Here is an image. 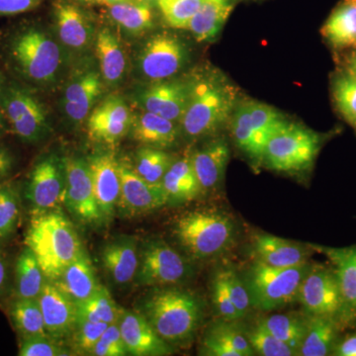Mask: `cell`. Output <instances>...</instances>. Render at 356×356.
<instances>
[{
  "label": "cell",
  "instance_id": "obj_30",
  "mask_svg": "<svg viewBox=\"0 0 356 356\" xmlns=\"http://www.w3.org/2000/svg\"><path fill=\"white\" fill-rule=\"evenodd\" d=\"M324 254L334 266L337 282L346 309L351 316L356 313V245L350 248H329L312 245Z\"/></svg>",
  "mask_w": 356,
  "mask_h": 356
},
{
  "label": "cell",
  "instance_id": "obj_50",
  "mask_svg": "<svg viewBox=\"0 0 356 356\" xmlns=\"http://www.w3.org/2000/svg\"><path fill=\"white\" fill-rule=\"evenodd\" d=\"M43 0H0V16H13L29 13Z\"/></svg>",
  "mask_w": 356,
  "mask_h": 356
},
{
  "label": "cell",
  "instance_id": "obj_34",
  "mask_svg": "<svg viewBox=\"0 0 356 356\" xmlns=\"http://www.w3.org/2000/svg\"><path fill=\"white\" fill-rule=\"evenodd\" d=\"M47 281L34 252L24 245L14 264L13 297L37 299Z\"/></svg>",
  "mask_w": 356,
  "mask_h": 356
},
{
  "label": "cell",
  "instance_id": "obj_20",
  "mask_svg": "<svg viewBox=\"0 0 356 356\" xmlns=\"http://www.w3.org/2000/svg\"><path fill=\"white\" fill-rule=\"evenodd\" d=\"M118 325L128 355L135 356L172 355V346L156 334L144 314L123 309Z\"/></svg>",
  "mask_w": 356,
  "mask_h": 356
},
{
  "label": "cell",
  "instance_id": "obj_45",
  "mask_svg": "<svg viewBox=\"0 0 356 356\" xmlns=\"http://www.w3.org/2000/svg\"><path fill=\"white\" fill-rule=\"evenodd\" d=\"M108 324L91 321H76L74 330V346L77 353L90 355Z\"/></svg>",
  "mask_w": 356,
  "mask_h": 356
},
{
  "label": "cell",
  "instance_id": "obj_28",
  "mask_svg": "<svg viewBox=\"0 0 356 356\" xmlns=\"http://www.w3.org/2000/svg\"><path fill=\"white\" fill-rule=\"evenodd\" d=\"M53 282L76 304L89 298L100 286L95 267L86 250Z\"/></svg>",
  "mask_w": 356,
  "mask_h": 356
},
{
  "label": "cell",
  "instance_id": "obj_47",
  "mask_svg": "<svg viewBox=\"0 0 356 356\" xmlns=\"http://www.w3.org/2000/svg\"><path fill=\"white\" fill-rule=\"evenodd\" d=\"M69 351L50 336H36L20 339L19 356H65Z\"/></svg>",
  "mask_w": 356,
  "mask_h": 356
},
{
  "label": "cell",
  "instance_id": "obj_27",
  "mask_svg": "<svg viewBox=\"0 0 356 356\" xmlns=\"http://www.w3.org/2000/svg\"><path fill=\"white\" fill-rule=\"evenodd\" d=\"M312 248L271 235L255 236L254 252L257 259L266 266L293 267L308 262Z\"/></svg>",
  "mask_w": 356,
  "mask_h": 356
},
{
  "label": "cell",
  "instance_id": "obj_52",
  "mask_svg": "<svg viewBox=\"0 0 356 356\" xmlns=\"http://www.w3.org/2000/svg\"><path fill=\"white\" fill-rule=\"evenodd\" d=\"M15 168V156L8 147L0 144V182L6 181Z\"/></svg>",
  "mask_w": 356,
  "mask_h": 356
},
{
  "label": "cell",
  "instance_id": "obj_57",
  "mask_svg": "<svg viewBox=\"0 0 356 356\" xmlns=\"http://www.w3.org/2000/svg\"><path fill=\"white\" fill-rule=\"evenodd\" d=\"M209 1L216 2L222 6H233V0H209Z\"/></svg>",
  "mask_w": 356,
  "mask_h": 356
},
{
  "label": "cell",
  "instance_id": "obj_39",
  "mask_svg": "<svg viewBox=\"0 0 356 356\" xmlns=\"http://www.w3.org/2000/svg\"><path fill=\"white\" fill-rule=\"evenodd\" d=\"M21 193L19 187L13 181L0 184V243L10 240L19 226Z\"/></svg>",
  "mask_w": 356,
  "mask_h": 356
},
{
  "label": "cell",
  "instance_id": "obj_32",
  "mask_svg": "<svg viewBox=\"0 0 356 356\" xmlns=\"http://www.w3.org/2000/svg\"><path fill=\"white\" fill-rule=\"evenodd\" d=\"M322 35L337 50L356 49V0H341L322 28Z\"/></svg>",
  "mask_w": 356,
  "mask_h": 356
},
{
  "label": "cell",
  "instance_id": "obj_2",
  "mask_svg": "<svg viewBox=\"0 0 356 356\" xmlns=\"http://www.w3.org/2000/svg\"><path fill=\"white\" fill-rule=\"evenodd\" d=\"M238 102V88L216 69L206 67L191 76L188 104L180 130L189 140L214 135L232 118Z\"/></svg>",
  "mask_w": 356,
  "mask_h": 356
},
{
  "label": "cell",
  "instance_id": "obj_22",
  "mask_svg": "<svg viewBox=\"0 0 356 356\" xmlns=\"http://www.w3.org/2000/svg\"><path fill=\"white\" fill-rule=\"evenodd\" d=\"M37 299L49 336L58 341L74 332L76 325V304L53 281H47Z\"/></svg>",
  "mask_w": 356,
  "mask_h": 356
},
{
  "label": "cell",
  "instance_id": "obj_1",
  "mask_svg": "<svg viewBox=\"0 0 356 356\" xmlns=\"http://www.w3.org/2000/svg\"><path fill=\"white\" fill-rule=\"evenodd\" d=\"M64 49L41 26L25 24L9 35L4 56L7 65L21 83L32 88H48L57 83L62 74Z\"/></svg>",
  "mask_w": 356,
  "mask_h": 356
},
{
  "label": "cell",
  "instance_id": "obj_33",
  "mask_svg": "<svg viewBox=\"0 0 356 356\" xmlns=\"http://www.w3.org/2000/svg\"><path fill=\"white\" fill-rule=\"evenodd\" d=\"M203 353L210 356H252L254 355L248 337L229 321L213 325L204 337Z\"/></svg>",
  "mask_w": 356,
  "mask_h": 356
},
{
  "label": "cell",
  "instance_id": "obj_13",
  "mask_svg": "<svg viewBox=\"0 0 356 356\" xmlns=\"http://www.w3.org/2000/svg\"><path fill=\"white\" fill-rule=\"evenodd\" d=\"M191 267L175 248L161 240L146 243L140 254L137 281L142 286H172L184 281Z\"/></svg>",
  "mask_w": 356,
  "mask_h": 356
},
{
  "label": "cell",
  "instance_id": "obj_53",
  "mask_svg": "<svg viewBox=\"0 0 356 356\" xmlns=\"http://www.w3.org/2000/svg\"><path fill=\"white\" fill-rule=\"evenodd\" d=\"M332 355L356 356V332L337 339Z\"/></svg>",
  "mask_w": 356,
  "mask_h": 356
},
{
  "label": "cell",
  "instance_id": "obj_38",
  "mask_svg": "<svg viewBox=\"0 0 356 356\" xmlns=\"http://www.w3.org/2000/svg\"><path fill=\"white\" fill-rule=\"evenodd\" d=\"M123 309L117 305L111 293L100 284L89 298L76 304V321H91L114 324L121 317Z\"/></svg>",
  "mask_w": 356,
  "mask_h": 356
},
{
  "label": "cell",
  "instance_id": "obj_16",
  "mask_svg": "<svg viewBox=\"0 0 356 356\" xmlns=\"http://www.w3.org/2000/svg\"><path fill=\"white\" fill-rule=\"evenodd\" d=\"M121 191L117 211L124 218L149 214L168 204L163 185L147 184L128 161H119Z\"/></svg>",
  "mask_w": 356,
  "mask_h": 356
},
{
  "label": "cell",
  "instance_id": "obj_43",
  "mask_svg": "<svg viewBox=\"0 0 356 356\" xmlns=\"http://www.w3.org/2000/svg\"><path fill=\"white\" fill-rule=\"evenodd\" d=\"M247 337L254 355L261 356L297 355L296 351L267 331L261 322H257V325L252 327V330L248 332Z\"/></svg>",
  "mask_w": 356,
  "mask_h": 356
},
{
  "label": "cell",
  "instance_id": "obj_23",
  "mask_svg": "<svg viewBox=\"0 0 356 356\" xmlns=\"http://www.w3.org/2000/svg\"><path fill=\"white\" fill-rule=\"evenodd\" d=\"M102 261L105 271L117 285H128L139 268V245L135 236H119L102 248Z\"/></svg>",
  "mask_w": 356,
  "mask_h": 356
},
{
  "label": "cell",
  "instance_id": "obj_61",
  "mask_svg": "<svg viewBox=\"0 0 356 356\" xmlns=\"http://www.w3.org/2000/svg\"><path fill=\"white\" fill-rule=\"evenodd\" d=\"M356 128V127H355Z\"/></svg>",
  "mask_w": 356,
  "mask_h": 356
},
{
  "label": "cell",
  "instance_id": "obj_42",
  "mask_svg": "<svg viewBox=\"0 0 356 356\" xmlns=\"http://www.w3.org/2000/svg\"><path fill=\"white\" fill-rule=\"evenodd\" d=\"M261 324L282 343L298 350L306 332V320L290 315H271L261 318Z\"/></svg>",
  "mask_w": 356,
  "mask_h": 356
},
{
  "label": "cell",
  "instance_id": "obj_40",
  "mask_svg": "<svg viewBox=\"0 0 356 356\" xmlns=\"http://www.w3.org/2000/svg\"><path fill=\"white\" fill-rule=\"evenodd\" d=\"M175 159V156L165 149L143 147L136 154L134 170L147 184L163 185V177Z\"/></svg>",
  "mask_w": 356,
  "mask_h": 356
},
{
  "label": "cell",
  "instance_id": "obj_7",
  "mask_svg": "<svg viewBox=\"0 0 356 356\" xmlns=\"http://www.w3.org/2000/svg\"><path fill=\"white\" fill-rule=\"evenodd\" d=\"M0 109L9 131L26 144L44 139L51 131L48 111L32 88L6 83L0 92Z\"/></svg>",
  "mask_w": 356,
  "mask_h": 356
},
{
  "label": "cell",
  "instance_id": "obj_19",
  "mask_svg": "<svg viewBox=\"0 0 356 356\" xmlns=\"http://www.w3.org/2000/svg\"><path fill=\"white\" fill-rule=\"evenodd\" d=\"M54 16L58 40L67 50L81 53L95 41L92 21L76 4L58 0L54 4Z\"/></svg>",
  "mask_w": 356,
  "mask_h": 356
},
{
  "label": "cell",
  "instance_id": "obj_48",
  "mask_svg": "<svg viewBox=\"0 0 356 356\" xmlns=\"http://www.w3.org/2000/svg\"><path fill=\"white\" fill-rule=\"evenodd\" d=\"M127 355L120 327L117 322L107 327L90 355L124 356Z\"/></svg>",
  "mask_w": 356,
  "mask_h": 356
},
{
  "label": "cell",
  "instance_id": "obj_17",
  "mask_svg": "<svg viewBox=\"0 0 356 356\" xmlns=\"http://www.w3.org/2000/svg\"><path fill=\"white\" fill-rule=\"evenodd\" d=\"M104 84L99 69L83 67L72 72L65 83L60 103L70 123L79 125L88 118Z\"/></svg>",
  "mask_w": 356,
  "mask_h": 356
},
{
  "label": "cell",
  "instance_id": "obj_14",
  "mask_svg": "<svg viewBox=\"0 0 356 356\" xmlns=\"http://www.w3.org/2000/svg\"><path fill=\"white\" fill-rule=\"evenodd\" d=\"M65 191L64 205L83 224H96L103 217L96 202L88 161L67 156L64 159Z\"/></svg>",
  "mask_w": 356,
  "mask_h": 356
},
{
  "label": "cell",
  "instance_id": "obj_11",
  "mask_svg": "<svg viewBox=\"0 0 356 356\" xmlns=\"http://www.w3.org/2000/svg\"><path fill=\"white\" fill-rule=\"evenodd\" d=\"M65 170L64 159L48 154L31 170L25 185L24 196L30 215L60 211L64 205Z\"/></svg>",
  "mask_w": 356,
  "mask_h": 356
},
{
  "label": "cell",
  "instance_id": "obj_58",
  "mask_svg": "<svg viewBox=\"0 0 356 356\" xmlns=\"http://www.w3.org/2000/svg\"><path fill=\"white\" fill-rule=\"evenodd\" d=\"M7 81L6 76L2 74L1 70H0V92H1L2 89H3L4 86H6Z\"/></svg>",
  "mask_w": 356,
  "mask_h": 356
},
{
  "label": "cell",
  "instance_id": "obj_24",
  "mask_svg": "<svg viewBox=\"0 0 356 356\" xmlns=\"http://www.w3.org/2000/svg\"><path fill=\"white\" fill-rule=\"evenodd\" d=\"M192 166L202 192L214 191L222 184L229 159L228 143L211 140L191 154Z\"/></svg>",
  "mask_w": 356,
  "mask_h": 356
},
{
  "label": "cell",
  "instance_id": "obj_12",
  "mask_svg": "<svg viewBox=\"0 0 356 356\" xmlns=\"http://www.w3.org/2000/svg\"><path fill=\"white\" fill-rule=\"evenodd\" d=\"M308 316H325L346 323L353 318L344 304L334 269L311 266L300 287L298 298Z\"/></svg>",
  "mask_w": 356,
  "mask_h": 356
},
{
  "label": "cell",
  "instance_id": "obj_37",
  "mask_svg": "<svg viewBox=\"0 0 356 356\" xmlns=\"http://www.w3.org/2000/svg\"><path fill=\"white\" fill-rule=\"evenodd\" d=\"M9 318L20 339L36 336H49L44 327L43 315L38 299L13 297L9 304Z\"/></svg>",
  "mask_w": 356,
  "mask_h": 356
},
{
  "label": "cell",
  "instance_id": "obj_60",
  "mask_svg": "<svg viewBox=\"0 0 356 356\" xmlns=\"http://www.w3.org/2000/svg\"><path fill=\"white\" fill-rule=\"evenodd\" d=\"M147 1H149V2L156 1V0H147Z\"/></svg>",
  "mask_w": 356,
  "mask_h": 356
},
{
  "label": "cell",
  "instance_id": "obj_26",
  "mask_svg": "<svg viewBox=\"0 0 356 356\" xmlns=\"http://www.w3.org/2000/svg\"><path fill=\"white\" fill-rule=\"evenodd\" d=\"M95 51L98 69L104 83L108 86H119L128 67L127 56L120 39L110 28H102L96 33Z\"/></svg>",
  "mask_w": 356,
  "mask_h": 356
},
{
  "label": "cell",
  "instance_id": "obj_3",
  "mask_svg": "<svg viewBox=\"0 0 356 356\" xmlns=\"http://www.w3.org/2000/svg\"><path fill=\"white\" fill-rule=\"evenodd\" d=\"M24 245L34 252L49 281L57 280L84 250L76 228L62 211L31 215Z\"/></svg>",
  "mask_w": 356,
  "mask_h": 356
},
{
  "label": "cell",
  "instance_id": "obj_49",
  "mask_svg": "<svg viewBox=\"0 0 356 356\" xmlns=\"http://www.w3.org/2000/svg\"><path fill=\"white\" fill-rule=\"evenodd\" d=\"M213 301L216 307L218 314L222 318L229 322L240 320L238 311L234 306L233 302L229 297L226 287H225L224 280H222V274L218 271L214 280H213Z\"/></svg>",
  "mask_w": 356,
  "mask_h": 356
},
{
  "label": "cell",
  "instance_id": "obj_44",
  "mask_svg": "<svg viewBox=\"0 0 356 356\" xmlns=\"http://www.w3.org/2000/svg\"><path fill=\"white\" fill-rule=\"evenodd\" d=\"M163 19L170 27L186 29L201 0H156Z\"/></svg>",
  "mask_w": 356,
  "mask_h": 356
},
{
  "label": "cell",
  "instance_id": "obj_56",
  "mask_svg": "<svg viewBox=\"0 0 356 356\" xmlns=\"http://www.w3.org/2000/svg\"><path fill=\"white\" fill-rule=\"evenodd\" d=\"M123 1H126V0H96V3H102L104 4V6H110Z\"/></svg>",
  "mask_w": 356,
  "mask_h": 356
},
{
  "label": "cell",
  "instance_id": "obj_4",
  "mask_svg": "<svg viewBox=\"0 0 356 356\" xmlns=\"http://www.w3.org/2000/svg\"><path fill=\"white\" fill-rule=\"evenodd\" d=\"M143 314L163 341L181 343L195 334L202 306L193 293L175 288L152 294L145 302Z\"/></svg>",
  "mask_w": 356,
  "mask_h": 356
},
{
  "label": "cell",
  "instance_id": "obj_59",
  "mask_svg": "<svg viewBox=\"0 0 356 356\" xmlns=\"http://www.w3.org/2000/svg\"><path fill=\"white\" fill-rule=\"evenodd\" d=\"M81 1H84V2H96V0H81Z\"/></svg>",
  "mask_w": 356,
  "mask_h": 356
},
{
  "label": "cell",
  "instance_id": "obj_25",
  "mask_svg": "<svg viewBox=\"0 0 356 356\" xmlns=\"http://www.w3.org/2000/svg\"><path fill=\"white\" fill-rule=\"evenodd\" d=\"M131 138L144 147L170 149L179 139V124L153 112H139L133 117L130 128Z\"/></svg>",
  "mask_w": 356,
  "mask_h": 356
},
{
  "label": "cell",
  "instance_id": "obj_31",
  "mask_svg": "<svg viewBox=\"0 0 356 356\" xmlns=\"http://www.w3.org/2000/svg\"><path fill=\"white\" fill-rule=\"evenodd\" d=\"M343 323L325 316H308L306 332L298 350L301 356L332 355Z\"/></svg>",
  "mask_w": 356,
  "mask_h": 356
},
{
  "label": "cell",
  "instance_id": "obj_8",
  "mask_svg": "<svg viewBox=\"0 0 356 356\" xmlns=\"http://www.w3.org/2000/svg\"><path fill=\"white\" fill-rule=\"evenodd\" d=\"M231 120L236 146L254 159H262L269 140L290 124L277 110L257 102L236 106Z\"/></svg>",
  "mask_w": 356,
  "mask_h": 356
},
{
  "label": "cell",
  "instance_id": "obj_21",
  "mask_svg": "<svg viewBox=\"0 0 356 356\" xmlns=\"http://www.w3.org/2000/svg\"><path fill=\"white\" fill-rule=\"evenodd\" d=\"M96 202L103 220L113 218L121 191L120 165L113 154L103 153L88 159Z\"/></svg>",
  "mask_w": 356,
  "mask_h": 356
},
{
  "label": "cell",
  "instance_id": "obj_29",
  "mask_svg": "<svg viewBox=\"0 0 356 356\" xmlns=\"http://www.w3.org/2000/svg\"><path fill=\"white\" fill-rule=\"evenodd\" d=\"M161 184L168 203L191 202L203 193L192 166L191 154L175 159Z\"/></svg>",
  "mask_w": 356,
  "mask_h": 356
},
{
  "label": "cell",
  "instance_id": "obj_51",
  "mask_svg": "<svg viewBox=\"0 0 356 356\" xmlns=\"http://www.w3.org/2000/svg\"><path fill=\"white\" fill-rule=\"evenodd\" d=\"M4 243H0V300L6 298L13 290V280H11V264Z\"/></svg>",
  "mask_w": 356,
  "mask_h": 356
},
{
  "label": "cell",
  "instance_id": "obj_54",
  "mask_svg": "<svg viewBox=\"0 0 356 356\" xmlns=\"http://www.w3.org/2000/svg\"><path fill=\"white\" fill-rule=\"evenodd\" d=\"M346 70L356 76V51H353L350 57L346 58Z\"/></svg>",
  "mask_w": 356,
  "mask_h": 356
},
{
  "label": "cell",
  "instance_id": "obj_6",
  "mask_svg": "<svg viewBox=\"0 0 356 356\" xmlns=\"http://www.w3.org/2000/svg\"><path fill=\"white\" fill-rule=\"evenodd\" d=\"M312 264L293 267H274L261 261L250 267L245 286L250 304L259 311L278 310L298 298V293Z\"/></svg>",
  "mask_w": 356,
  "mask_h": 356
},
{
  "label": "cell",
  "instance_id": "obj_55",
  "mask_svg": "<svg viewBox=\"0 0 356 356\" xmlns=\"http://www.w3.org/2000/svg\"><path fill=\"white\" fill-rule=\"evenodd\" d=\"M7 131H9L8 125H7L6 117H4L1 109H0V138H1L2 136L6 135Z\"/></svg>",
  "mask_w": 356,
  "mask_h": 356
},
{
  "label": "cell",
  "instance_id": "obj_36",
  "mask_svg": "<svg viewBox=\"0 0 356 356\" xmlns=\"http://www.w3.org/2000/svg\"><path fill=\"white\" fill-rule=\"evenodd\" d=\"M234 6H222L209 0H201L197 13L194 14L186 29L197 42H211L216 39L228 20Z\"/></svg>",
  "mask_w": 356,
  "mask_h": 356
},
{
  "label": "cell",
  "instance_id": "obj_5",
  "mask_svg": "<svg viewBox=\"0 0 356 356\" xmlns=\"http://www.w3.org/2000/svg\"><path fill=\"white\" fill-rule=\"evenodd\" d=\"M175 235L196 259H208L226 252L236 235L233 220L224 213L194 211L177 220Z\"/></svg>",
  "mask_w": 356,
  "mask_h": 356
},
{
  "label": "cell",
  "instance_id": "obj_41",
  "mask_svg": "<svg viewBox=\"0 0 356 356\" xmlns=\"http://www.w3.org/2000/svg\"><path fill=\"white\" fill-rule=\"evenodd\" d=\"M334 106L344 120L356 127V76L348 70L337 72L332 83Z\"/></svg>",
  "mask_w": 356,
  "mask_h": 356
},
{
  "label": "cell",
  "instance_id": "obj_10",
  "mask_svg": "<svg viewBox=\"0 0 356 356\" xmlns=\"http://www.w3.org/2000/svg\"><path fill=\"white\" fill-rule=\"evenodd\" d=\"M189 51L179 37L172 33L154 34L147 40L138 53V74L147 83L177 77L186 67Z\"/></svg>",
  "mask_w": 356,
  "mask_h": 356
},
{
  "label": "cell",
  "instance_id": "obj_35",
  "mask_svg": "<svg viewBox=\"0 0 356 356\" xmlns=\"http://www.w3.org/2000/svg\"><path fill=\"white\" fill-rule=\"evenodd\" d=\"M107 8L112 22L131 36H139L154 27V9L147 0H126Z\"/></svg>",
  "mask_w": 356,
  "mask_h": 356
},
{
  "label": "cell",
  "instance_id": "obj_15",
  "mask_svg": "<svg viewBox=\"0 0 356 356\" xmlns=\"http://www.w3.org/2000/svg\"><path fill=\"white\" fill-rule=\"evenodd\" d=\"M191 89V76L147 83L138 89L136 103L144 111L153 112L180 124L188 104Z\"/></svg>",
  "mask_w": 356,
  "mask_h": 356
},
{
  "label": "cell",
  "instance_id": "obj_46",
  "mask_svg": "<svg viewBox=\"0 0 356 356\" xmlns=\"http://www.w3.org/2000/svg\"><path fill=\"white\" fill-rule=\"evenodd\" d=\"M220 273L222 274L225 287H226L229 297L233 302L238 315H240L241 318L245 317L252 308L250 294H248L245 281L241 280L240 276L233 269H221Z\"/></svg>",
  "mask_w": 356,
  "mask_h": 356
},
{
  "label": "cell",
  "instance_id": "obj_9",
  "mask_svg": "<svg viewBox=\"0 0 356 356\" xmlns=\"http://www.w3.org/2000/svg\"><path fill=\"white\" fill-rule=\"evenodd\" d=\"M321 145L322 137L318 134L290 123L269 140L262 161L276 172H300L314 163Z\"/></svg>",
  "mask_w": 356,
  "mask_h": 356
},
{
  "label": "cell",
  "instance_id": "obj_18",
  "mask_svg": "<svg viewBox=\"0 0 356 356\" xmlns=\"http://www.w3.org/2000/svg\"><path fill=\"white\" fill-rule=\"evenodd\" d=\"M132 119L131 110L122 96H107L89 114V137L103 144H117L130 132Z\"/></svg>",
  "mask_w": 356,
  "mask_h": 356
}]
</instances>
